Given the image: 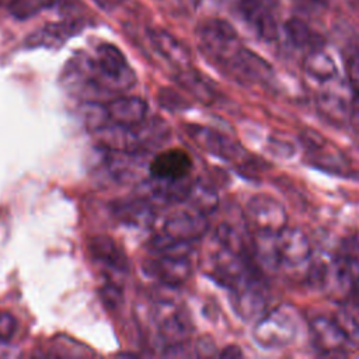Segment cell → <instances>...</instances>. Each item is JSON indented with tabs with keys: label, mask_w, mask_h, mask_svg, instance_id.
Returning a JSON list of instances; mask_svg holds the SVG:
<instances>
[{
	"label": "cell",
	"mask_w": 359,
	"mask_h": 359,
	"mask_svg": "<svg viewBox=\"0 0 359 359\" xmlns=\"http://www.w3.org/2000/svg\"><path fill=\"white\" fill-rule=\"evenodd\" d=\"M272 244L270 251H265V257H271L270 261L275 265H299L310 254L309 243L298 230L284 229L277 235H272Z\"/></svg>",
	"instance_id": "obj_3"
},
{
	"label": "cell",
	"mask_w": 359,
	"mask_h": 359,
	"mask_svg": "<svg viewBox=\"0 0 359 359\" xmlns=\"http://www.w3.org/2000/svg\"><path fill=\"white\" fill-rule=\"evenodd\" d=\"M100 295H101L104 303L108 305L110 307H117V306L119 305L121 299H122V292H121V289H119L117 285H114V284H110V285L104 286V288L101 289V293H100Z\"/></svg>",
	"instance_id": "obj_22"
},
{
	"label": "cell",
	"mask_w": 359,
	"mask_h": 359,
	"mask_svg": "<svg viewBox=\"0 0 359 359\" xmlns=\"http://www.w3.org/2000/svg\"><path fill=\"white\" fill-rule=\"evenodd\" d=\"M146 271L167 285L183 284L191 274V264L186 256H161L145 264Z\"/></svg>",
	"instance_id": "obj_6"
},
{
	"label": "cell",
	"mask_w": 359,
	"mask_h": 359,
	"mask_svg": "<svg viewBox=\"0 0 359 359\" xmlns=\"http://www.w3.org/2000/svg\"><path fill=\"white\" fill-rule=\"evenodd\" d=\"M249 217L263 236H272L285 229L286 214L282 205L268 196H257L249 203Z\"/></svg>",
	"instance_id": "obj_4"
},
{
	"label": "cell",
	"mask_w": 359,
	"mask_h": 359,
	"mask_svg": "<svg viewBox=\"0 0 359 359\" xmlns=\"http://www.w3.org/2000/svg\"><path fill=\"white\" fill-rule=\"evenodd\" d=\"M17 330V320L9 313H0V339H10Z\"/></svg>",
	"instance_id": "obj_21"
},
{
	"label": "cell",
	"mask_w": 359,
	"mask_h": 359,
	"mask_svg": "<svg viewBox=\"0 0 359 359\" xmlns=\"http://www.w3.org/2000/svg\"><path fill=\"white\" fill-rule=\"evenodd\" d=\"M82 30L79 23L64 22V23H52L37 33H33L27 38L29 47H45V48H59L62 47L71 37L76 36Z\"/></svg>",
	"instance_id": "obj_8"
},
{
	"label": "cell",
	"mask_w": 359,
	"mask_h": 359,
	"mask_svg": "<svg viewBox=\"0 0 359 359\" xmlns=\"http://www.w3.org/2000/svg\"><path fill=\"white\" fill-rule=\"evenodd\" d=\"M19 355V348L12 345L10 339H0V358H15Z\"/></svg>",
	"instance_id": "obj_24"
},
{
	"label": "cell",
	"mask_w": 359,
	"mask_h": 359,
	"mask_svg": "<svg viewBox=\"0 0 359 359\" xmlns=\"http://www.w3.org/2000/svg\"><path fill=\"white\" fill-rule=\"evenodd\" d=\"M159 103L161 107L168 110H183L187 107L186 100L171 89H161L159 93Z\"/></svg>",
	"instance_id": "obj_19"
},
{
	"label": "cell",
	"mask_w": 359,
	"mask_h": 359,
	"mask_svg": "<svg viewBox=\"0 0 359 359\" xmlns=\"http://www.w3.org/2000/svg\"><path fill=\"white\" fill-rule=\"evenodd\" d=\"M346 73L355 91L359 94V54H355L346 61Z\"/></svg>",
	"instance_id": "obj_23"
},
{
	"label": "cell",
	"mask_w": 359,
	"mask_h": 359,
	"mask_svg": "<svg viewBox=\"0 0 359 359\" xmlns=\"http://www.w3.org/2000/svg\"><path fill=\"white\" fill-rule=\"evenodd\" d=\"M107 112L112 124L132 128L146 119L147 104L139 97H119L107 105Z\"/></svg>",
	"instance_id": "obj_7"
},
{
	"label": "cell",
	"mask_w": 359,
	"mask_h": 359,
	"mask_svg": "<svg viewBox=\"0 0 359 359\" xmlns=\"http://www.w3.org/2000/svg\"><path fill=\"white\" fill-rule=\"evenodd\" d=\"M285 31L289 37V40L296 45V47H307L313 43V34L309 26L296 17H292L286 22L285 24Z\"/></svg>",
	"instance_id": "obj_16"
},
{
	"label": "cell",
	"mask_w": 359,
	"mask_h": 359,
	"mask_svg": "<svg viewBox=\"0 0 359 359\" xmlns=\"http://www.w3.org/2000/svg\"><path fill=\"white\" fill-rule=\"evenodd\" d=\"M203 38L211 51L219 52L237 40V33L225 20L212 19L208 20L203 27Z\"/></svg>",
	"instance_id": "obj_12"
},
{
	"label": "cell",
	"mask_w": 359,
	"mask_h": 359,
	"mask_svg": "<svg viewBox=\"0 0 359 359\" xmlns=\"http://www.w3.org/2000/svg\"><path fill=\"white\" fill-rule=\"evenodd\" d=\"M208 224L204 214L180 212L164 222V236L182 243H189L200 239L207 232Z\"/></svg>",
	"instance_id": "obj_5"
},
{
	"label": "cell",
	"mask_w": 359,
	"mask_h": 359,
	"mask_svg": "<svg viewBox=\"0 0 359 359\" xmlns=\"http://www.w3.org/2000/svg\"><path fill=\"white\" fill-rule=\"evenodd\" d=\"M194 161L184 149H167L160 152L149 164V173L157 182L177 183L191 173Z\"/></svg>",
	"instance_id": "obj_2"
},
{
	"label": "cell",
	"mask_w": 359,
	"mask_h": 359,
	"mask_svg": "<svg viewBox=\"0 0 359 359\" xmlns=\"http://www.w3.org/2000/svg\"><path fill=\"white\" fill-rule=\"evenodd\" d=\"M240 10L244 19L253 24L265 41H275L278 37L277 22L274 16L264 8L260 0H242Z\"/></svg>",
	"instance_id": "obj_9"
},
{
	"label": "cell",
	"mask_w": 359,
	"mask_h": 359,
	"mask_svg": "<svg viewBox=\"0 0 359 359\" xmlns=\"http://www.w3.org/2000/svg\"><path fill=\"white\" fill-rule=\"evenodd\" d=\"M149 36L157 51L171 62L177 65H187L190 62V54L187 48H184L182 43L167 31L152 30Z\"/></svg>",
	"instance_id": "obj_13"
},
{
	"label": "cell",
	"mask_w": 359,
	"mask_h": 359,
	"mask_svg": "<svg viewBox=\"0 0 359 359\" xmlns=\"http://www.w3.org/2000/svg\"><path fill=\"white\" fill-rule=\"evenodd\" d=\"M83 117H85V122L93 132L98 131L100 128H103L110 122L107 107L97 103L86 104L83 108Z\"/></svg>",
	"instance_id": "obj_18"
},
{
	"label": "cell",
	"mask_w": 359,
	"mask_h": 359,
	"mask_svg": "<svg viewBox=\"0 0 359 359\" xmlns=\"http://www.w3.org/2000/svg\"><path fill=\"white\" fill-rule=\"evenodd\" d=\"M298 325L295 313L282 307L267 316L257 325L254 337L257 342L265 348L285 346L296 337Z\"/></svg>",
	"instance_id": "obj_1"
},
{
	"label": "cell",
	"mask_w": 359,
	"mask_h": 359,
	"mask_svg": "<svg viewBox=\"0 0 359 359\" xmlns=\"http://www.w3.org/2000/svg\"><path fill=\"white\" fill-rule=\"evenodd\" d=\"M90 253L91 256L103 263L104 265L112 268L114 271H126L128 261L122 250L117 246V243L108 237H94L90 240Z\"/></svg>",
	"instance_id": "obj_11"
},
{
	"label": "cell",
	"mask_w": 359,
	"mask_h": 359,
	"mask_svg": "<svg viewBox=\"0 0 359 359\" xmlns=\"http://www.w3.org/2000/svg\"><path fill=\"white\" fill-rule=\"evenodd\" d=\"M335 267L342 281L353 282L359 279V236L342 242L335 257Z\"/></svg>",
	"instance_id": "obj_10"
},
{
	"label": "cell",
	"mask_w": 359,
	"mask_h": 359,
	"mask_svg": "<svg viewBox=\"0 0 359 359\" xmlns=\"http://www.w3.org/2000/svg\"><path fill=\"white\" fill-rule=\"evenodd\" d=\"M196 140H198L200 143L204 145V147H207L210 152L221 154L224 157H229L236 154L237 147L233 146L232 140L226 139L225 136H221V133H217L211 129H197L196 128V133L191 135Z\"/></svg>",
	"instance_id": "obj_14"
},
{
	"label": "cell",
	"mask_w": 359,
	"mask_h": 359,
	"mask_svg": "<svg viewBox=\"0 0 359 359\" xmlns=\"http://www.w3.org/2000/svg\"><path fill=\"white\" fill-rule=\"evenodd\" d=\"M186 79L187 80H184V86H187L189 90L191 93H194L200 100H203L204 103H208V100L212 98L211 89L203 80H200L198 78H191V76H186Z\"/></svg>",
	"instance_id": "obj_20"
},
{
	"label": "cell",
	"mask_w": 359,
	"mask_h": 359,
	"mask_svg": "<svg viewBox=\"0 0 359 359\" xmlns=\"http://www.w3.org/2000/svg\"><path fill=\"white\" fill-rule=\"evenodd\" d=\"M307 73L320 82H327L337 75L334 61L321 51H313L306 59Z\"/></svg>",
	"instance_id": "obj_15"
},
{
	"label": "cell",
	"mask_w": 359,
	"mask_h": 359,
	"mask_svg": "<svg viewBox=\"0 0 359 359\" xmlns=\"http://www.w3.org/2000/svg\"><path fill=\"white\" fill-rule=\"evenodd\" d=\"M316 335L320 339L321 344H327L328 346L331 345V349H334L335 346H338L342 342V337H344V331L341 327L330 324L325 320H317L316 325Z\"/></svg>",
	"instance_id": "obj_17"
}]
</instances>
